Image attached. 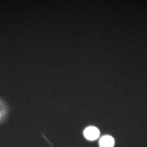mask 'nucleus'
<instances>
[{"label": "nucleus", "instance_id": "f257e3e1", "mask_svg": "<svg viewBox=\"0 0 147 147\" xmlns=\"http://www.w3.org/2000/svg\"><path fill=\"white\" fill-rule=\"evenodd\" d=\"M84 136L87 139L90 140H96L99 137L100 132L98 129L94 127H87L84 131Z\"/></svg>", "mask_w": 147, "mask_h": 147}, {"label": "nucleus", "instance_id": "f03ea898", "mask_svg": "<svg viewBox=\"0 0 147 147\" xmlns=\"http://www.w3.org/2000/svg\"><path fill=\"white\" fill-rule=\"evenodd\" d=\"M115 144V140L113 137L110 136H104L100 139V147H113Z\"/></svg>", "mask_w": 147, "mask_h": 147}]
</instances>
